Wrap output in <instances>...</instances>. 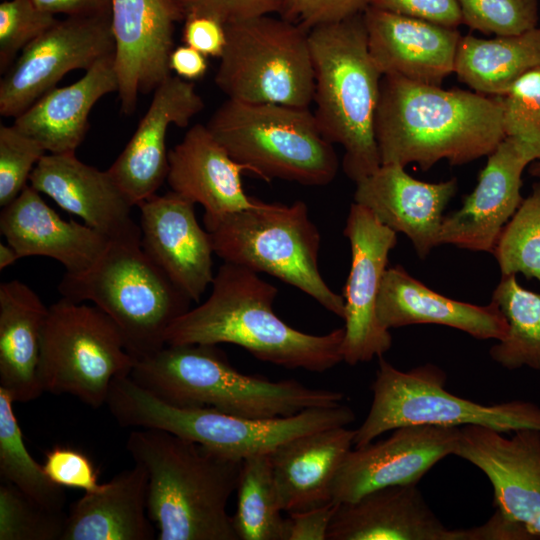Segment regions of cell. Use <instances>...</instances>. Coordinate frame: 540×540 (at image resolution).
I'll return each mask as SVG.
<instances>
[{"label": "cell", "mask_w": 540, "mask_h": 540, "mask_svg": "<svg viewBox=\"0 0 540 540\" xmlns=\"http://www.w3.org/2000/svg\"><path fill=\"white\" fill-rule=\"evenodd\" d=\"M374 131L381 164L416 163L422 170L488 156L506 136L500 96L395 75L382 77Z\"/></svg>", "instance_id": "6da1fadb"}, {"label": "cell", "mask_w": 540, "mask_h": 540, "mask_svg": "<svg viewBox=\"0 0 540 540\" xmlns=\"http://www.w3.org/2000/svg\"><path fill=\"white\" fill-rule=\"evenodd\" d=\"M205 302L176 319L166 345L229 343L287 369L324 372L342 362L344 327L324 335L301 332L278 317V290L246 267L224 262Z\"/></svg>", "instance_id": "7a4b0ae2"}, {"label": "cell", "mask_w": 540, "mask_h": 540, "mask_svg": "<svg viewBox=\"0 0 540 540\" xmlns=\"http://www.w3.org/2000/svg\"><path fill=\"white\" fill-rule=\"evenodd\" d=\"M126 449L147 474L158 540H238L227 512L242 461L160 429L135 428Z\"/></svg>", "instance_id": "3957f363"}, {"label": "cell", "mask_w": 540, "mask_h": 540, "mask_svg": "<svg viewBox=\"0 0 540 540\" xmlns=\"http://www.w3.org/2000/svg\"><path fill=\"white\" fill-rule=\"evenodd\" d=\"M161 400L247 418L289 417L342 404L344 393L288 379L271 381L234 368L216 345H165L138 360L129 375Z\"/></svg>", "instance_id": "277c9868"}, {"label": "cell", "mask_w": 540, "mask_h": 540, "mask_svg": "<svg viewBox=\"0 0 540 540\" xmlns=\"http://www.w3.org/2000/svg\"><path fill=\"white\" fill-rule=\"evenodd\" d=\"M314 117L324 137L344 149L342 168L355 183L381 165L375 115L382 73L367 43L363 13L309 30Z\"/></svg>", "instance_id": "5b68a950"}, {"label": "cell", "mask_w": 540, "mask_h": 540, "mask_svg": "<svg viewBox=\"0 0 540 540\" xmlns=\"http://www.w3.org/2000/svg\"><path fill=\"white\" fill-rule=\"evenodd\" d=\"M62 297L90 301L119 328L127 351L141 360L166 345V332L192 299L147 256L141 232L112 238L96 262L80 273L66 272Z\"/></svg>", "instance_id": "8992f818"}, {"label": "cell", "mask_w": 540, "mask_h": 540, "mask_svg": "<svg viewBox=\"0 0 540 540\" xmlns=\"http://www.w3.org/2000/svg\"><path fill=\"white\" fill-rule=\"evenodd\" d=\"M105 405L123 427L164 430L240 461L270 454L299 436L347 426L355 420L354 411L344 404L262 419L206 407H182L156 397L129 375L114 379Z\"/></svg>", "instance_id": "52a82bcc"}, {"label": "cell", "mask_w": 540, "mask_h": 540, "mask_svg": "<svg viewBox=\"0 0 540 540\" xmlns=\"http://www.w3.org/2000/svg\"><path fill=\"white\" fill-rule=\"evenodd\" d=\"M214 254L224 262L270 274L311 296L344 319L345 302L323 279L320 233L303 201L258 200L253 207L224 215H203Z\"/></svg>", "instance_id": "ba28073f"}, {"label": "cell", "mask_w": 540, "mask_h": 540, "mask_svg": "<svg viewBox=\"0 0 540 540\" xmlns=\"http://www.w3.org/2000/svg\"><path fill=\"white\" fill-rule=\"evenodd\" d=\"M206 126L235 161L265 181L323 186L338 172L333 144L308 108L228 98Z\"/></svg>", "instance_id": "9c48e42d"}, {"label": "cell", "mask_w": 540, "mask_h": 540, "mask_svg": "<svg viewBox=\"0 0 540 540\" xmlns=\"http://www.w3.org/2000/svg\"><path fill=\"white\" fill-rule=\"evenodd\" d=\"M445 382V373L434 365L402 371L379 357L371 385L372 403L355 431L353 446H364L408 425H479L503 433L525 428L540 431V406L524 400L484 405L452 394Z\"/></svg>", "instance_id": "30bf717a"}, {"label": "cell", "mask_w": 540, "mask_h": 540, "mask_svg": "<svg viewBox=\"0 0 540 540\" xmlns=\"http://www.w3.org/2000/svg\"><path fill=\"white\" fill-rule=\"evenodd\" d=\"M215 83L229 99L309 108L314 69L309 31L269 15L225 23Z\"/></svg>", "instance_id": "8fae6325"}, {"label": "cell", "mask_w": 540, "mask_h": 540, "mask_svg": "<svg viewBox=\"0 0 540 540\" xmlns=\"http://www.w3.org/2000/svg\"><path fill=\"white\" fill-rule=\"evenodd\" d=\"M135 362L117 325L97 306L61 297L48 308L39 361L43 392L99 408L114 379L130 375Z\"/></svg>", "instance_id": "7c38bea8"}, {"label": "cell", "mask_w": 540, "mask_h": 540, "mask_svg": "<svg viewBox=\"0 0 540 540\" xmlns=\"http://www.w3.org/2000/svg\"><path fill=\"white\" fill-rule=\"evenodd\" d=\"M111 14L58 20L28 44L0 81V114L16 118L63 76L113 54Z\"/></svg>", "instance_id": "4fadbf2b"}, {"label": "cell", "mask_w": 540, "mask_h": 540, "mask_svg": "<svg viewBox=\"0 0 540 540\" xmlns=\"http://www.w3.org/2000/svg\"><path fill=\"white\" fill-rule=\"evenodd\" d=\"M344 235L350 242L351 267L344 288L345 326L342 359L349 365L383 356L392 336L378 320L377 299L396 232L383 225L366 207L353 203Z\"/></svg>", "instance_id": "5bb4252c"}, {"label": "cell", "mask_w": 540, "mask_h": 540, "mask_svg": "<svg viewBox=\"0 0 540 540\" xmlns=\"http://www.w3.org/2000/svg\"><path fill=\"white\" fill-rule=\"evenodd\" d=\"M461 207L444 216L440 245L492 253L521 196L524 169L540 159V140L505 136L488 156Z\"/></svg>", "instance_id": "9a60e30c"}, {"label": "cell", "mask_w": 540, "mask_h": 540, "mask_svg": "<svg viewBox=\"0 0 540 540\" xmlns=\"http://www.w3.org/2000/svg\"><path fill=\"white\" fill-rule=\"evenodd\" d=\"M381 441L352 448L332 486V501L352 502L376 489L417 484L439 461L454 455L459 427L408 425Z\"/></svg>", "instance_id": "2e32d148"}, {"label": "cell", "mask_w": 540, "mask_h": 540, "mask_svg": "<svg viewBox=\"0 0 540 540\" xmlns=\"http://www.w3.org/2000/svg\"><path fill=\"white\" fill-rule=\"evenodd\" d=\"M454 455L490 481L496 509L540 537V431L520 429L511 437L479 425L460 427Z\"/></svg>", "instance_id": "e0dca14e"}, {"label": "cell", "mask_w": 540, "mask_h": 540, "mask_svg": "<svg viewBox=\"0 0 540 540\" xmlns=\"http://www.w3.org/2000/svg\"><path fill=\"white\" fill-rule=\"evenodd\" d=\"M185 16L171 0H111L114 69L121 110L135 111L138 95L171 75L174 30Z\"/></svg>", "instance_id": "ac0fdd59"}, {"label": "cell", "mask_w": 540, "mask_h": 540, "mask_svg": "<svg viewBox=\"0 0 540 540\" xmlns=\"http://www.w3.org/2000/svg\"><path fill=\"white\" fill-rule=\"evenodd\" d=\"M204 109L192 81L170 75L155 90L148 110L108 172L133 206L156 195L169 170L170 125L187 127Z\"/></svg>", "instance_id": "d6986e66"}, {"label": "cell", "mask_w": 540, "mask_h": 540, "mask_svg": "<svg viewBox=\"0 0 540 540\" xmlns=\"http://www.w3.org/2000/svg\"><path fill=\"white\" fill-rule=\"evenodd\" d=\"M194 203L173 191L140 204L141 244L147 256L192 301L212 284L210 236L198 223Z\"/></svg>", "instance_id": "ffe728a7"}, {"label": "cell", "mask_w": 540, "mask_h": 540, "mask_svg": "<svg viewBox=\"0 0 540 540\" xmlns=\"http://www.w3.org/2000/svg\"><path fill=\"white\" fill-rule=\"evenodd\" d=\"M363 18L369 52L382 75L441 86L454 73L462 36L457 28L369 6Z\"/></svg>", "instance_id": "44dd1931"}, {"label": "cell", "mask_w": 540, "mask_h": 540, "mask_svg": "<svg viewBox=\"0 0 540 540\" xmlns=\"http://www.w3.org/2000/svg\"><path fill=\"white\" fill-rule=\"evenodd\" d=\"M457 188L455 178L430 183L413 178L403 166L381 164L356 182L354 202L369 209L383 225L405 234L424 259L440 246L443 212Z\"/></svg>", "instance_id": "7402d4cb"}, {"label": "cell", "mask_w": 540, "mask_h": 540, "mask_svg": "<svg viewBox=\"0 0 540 540\" xmlns=\"http://www.w3.org/2000/svg\"><path fill=\"white\" fill-rule=\"evenodd\" d=\"M30 185L62 209L109 239L140 233L134 207L110 173L83 163L76 153L45 154L34 167Z\"/></svg>", "instance_id": "603a6c76"}, {"label": "cell", "mask_w": 540, "mask_h": 540, "mask_svg": "<svg viewBox=\"0 0 540 540\" xmlns=\"http://www.w3.org/2000/svg\"><path fill=\"white\" fill-rule=\"evenodd\" d=\"M327 540H464V530L446 527L417 484L393 485L338 503Z\"/></svg>", "instance_id": "cb8c5ba5"}, {"label": "cell", "mask_w": 540, "mask_h": 540, "mask_svg": "<svg viewBox=\"0 0 540 540\" xmlns=\"http://www.w3.org/2000/svg\"><path fill=\"white\" fill-rule=\"evenodd\" d=\"M0 232L21 258L50 257L68 273L91 267L110 240L86 224L62 219L31 185L2 208Z\"/></svg>", "instance_id": "d4e9b609"}, {"label": "cell", "mask_w": 540, "mask_h": 540, "mask_svg": "<svg viewBox=\"0 0 540 540\" xmlns=\"http://www.w3.org/2000/svg\"><path fill=\"white\" fill-rule=\"evenodd\" d=\"M376 312L387 330L414 324H437L481 339L502 340L508 323L498 305L480 306L446 297L411 276L401 265L387 268Z\"/></svg>", "instance_id": "484cf974"}, {"label": "cell", "mask_w": 540, "mask_h": 540, "mask_svg": "<svg viewBox=\"0 0 540 540\" xmlns=\"http://www.w3.org/2000/svg\"><path fill=\"white\" fill-rule=\"evenodd\" d=\"M168 160L171 191L202 205L204 214L224 215L258 202L242 186L241 174L248 168L228 154L206 125L192 126L168 152Z\"/></svg>", "instance_id": "4316f807"}, {"label": "cell", "mask_w": 540, "mask_h": 540, "mask_svg": "<svg viewBox=\"0 0 540 540\" xmlns=\"http://www.w3.org/2000/svg\"><path fill=\"white\" fill-rule=\"evenodd\" d=\"M355 431L332 427L299 436L270 453L274 481L283 511L309 510L332 501V486Z\"/></svg>", "instance_id": "83f0119b"}, {"label": "cell", "mask_w": 540, "mask_h": 540, "mask_svg": "<svg viewBox=\"0 0 540 540\" xmlns=\"http://www.w3.org/2000/svg\"><path fill=\"white\" fill-rule=\"evenodd\" d=\"M118 92L114 53L98 60L78 81L55 87L18 115L13 125L52 154L76 153L89 129V114L105 95Z\"/></svg>", "instance_id": "f1b7e54d"}, {"label": "cell", "mask_w": 540, "mask_h": 540, "mask_svg": "<svg viewBox=\"0 0 540 540\" xmlns=\"http://www.w3.org/2000/svg\"><path fill=\"white\" fill-rule=\"evenodd\" d=\"M146 495V471L134 464L71 504L62 540L157 539Z\"/></svg>", "instance_id": "f546056e"}, {"label": "cell", "mask_w": 540, "mask_h": 540, "mask_svg": "<svg viewBox=\"0 0 540 540\" xmlns=\"http://www.w3.org/2000/svg\"><path fill=\"white\" fill-rule=\"evenodd\" d=\"M48 308L26 284H0V387L14 402H29L42 393L39 361Z\"/></svg>", "instance_id": "4dcf8cb0"}, {"label": "cell", "mask_w": 540, "mask_h": 540, "mask_svg": "<svg viewBox=\"0 0 540 540\" xmlns=\"http://www.w3.org/2000/svg\"><path fill=\"white\" fill-rule=\"evenodd\" d=\"M540 67V27L484 39L461 36L454 73L473 91L503 96L522 75Z\"/></svg>", "instance_id": "1f68e13d"}, {"label": "cell", "mask_w": 540, "mask_h": 540, "mask_svg": "<svg viewBox=\"0 0 540 540\" xmlns=\"http://www.w3.org/2000/svg\"><path fill=\"white\" fill-rule=\"evenodd\" d=\"M492 301L508 323L507 335L490 348L492 360L508 370L540 371V293L523 288L515 274L502 275Z\"/></svg>", "instance_id": "d6a6232c"}, {"label": "cell", "mask_w": 540, "mask_h": 540, "mask_svg": "<svg viewBox=\"0 0 540 540\" xmlns=\"http://www.w3.org/2000/svg\"><path fill=\"white\" fill-rule=\"evenodd\" d=\"M232 523L238 540H285L286 519L274 481L270 454L242 461Z\"/></svg>", "instance_id": "836d02e7"}, {"label": "cell", "mask_w": 540, "mask_h": 540, "mask_svg": "<svg viewBox=\"0 0 540 540\" xmlns=\"http://www.w3.org/2000/svg\"><path fill=\"white\" fill-rule=\"evenodd\" d=\"M14 401L0 387V478L16 486L41 505L63 511L64 488L57 485L28 452L22 431L15 417Z\"/></svg>", "instance_id": "e575fe53"}, {"label": "cell", "mask_w": 540, "mask_h": 540, "mask_svg": "<svg viewBox=\"0 0 540 540\" xmlns=\"http://www.w3.org/2000/svg\"><path fill=\"white\" fill-rule=\"evenodd\" d=\"M492 254L502 275L521 273L540 282V181L503 227Z\"/></svg>", "instance_id": "d590c367"}, {"label": "cell", "mask_w": 540, "mask_h": 540, "mask_svg": "<svg viewBox=\"0 0 540 540\" xmlns=\"http://www.w3.org/2000/svg\"><path fill=\"white\" fill-rule=\"evenodd\" d=\"M66 517L1 481L0 540H62Z\"/></svg>", "instance_id": "8d00e7d4"}, {"label": "cell", "mask_w": 540, "mask_h": 540, "mask_svg": "<svg viewBox=\"0 0 540 540\" xmlns=\"http://www.w3.org/2000/svg\"><path fill=\"white\" fill-rule=\"evenodd\" d=\"M462 24L486 35H515L538 26V0H457Z\"/></svg>", "instance_id": "74e56055"}, {"label": "cell", "mask_w": 540, "mask_h": 540, "mask_svg": "<svg viewBox=\"0 0 540 540\" xmlns=\"http://www.w3.org/2000/svg\"><path fill=\"white\" fill-rule=\"evenodd\" d=\"M56 15L33 0H5L0 4V70L5 71L19 51L57 23Z\"/></svg>", "instance_id": "f35d334b"}, {"label": "cell", "mask_w": 540, "mask_h": 540, "mask_svg": "<svg viewBox=\"0 0 540 540\" xmlns=\"http://www.w3.org/2000/svg\"><path fill=\"white\" fill-rule=\"evenodd\" d=\"M43 146L14 125H0V206L3 208L23 191L39 160Z\"/></svg>", "instance_id": "ab89813d"}, {"label": "cell", "mask_w": 540, "mask_h": 540, "mask_svg": "<svg viewBox=\"0 0 540 540\" xmlns=\"http://www.w3.org/2000/svg\"><path fill=\"white\" fill-rule=\"evenodd\" d=\"M500 97L505 135L540 140V67L519 77Z\"/></svg>", "instance_id": "60d3db41"}, {"label": "cell", "mask_w": 540, "mask_h": 540, "mask_svg": "<svg viewBox=\"0 0 540 540\" xmlns=\"http://www.w3.org/2000/svg\"><path fill=\"white\" fill-rule=\"evenodd\" d=\"M51 481L63 488L79 489L85 493L96 492L98 472L90 458L82 451L69 446H55L45 453L42 464Z\"/></svg>", "instance_id": "b9f144b4"}, {"label": "cell", "mask_w": 540, "mask_h": 540, "mask_svg": "<svg viewBox=\"0 0 540 540\" xmlns=\"http://www.w3.org/2000/svg\"><path fill=\"white\" fill-rule=\"evenodd\" d=\"M367 0H284L280 17L310 30L363 13Z\"/></svg>", "instance_id": "7bdbcfd3"}, {"label": "cell", "mask_w": 540, "mask_h": 540, "mask_svg": "<svg viewBox=\"0 0 540 540\" xmlns=\"http://www.w3.org/2000/svg\"><path fill=\"white\" fill-rule=\"evenodd\" d=\"M369 7L457 28L462 17L457 0H367Z\"/></svg>", "instance_id": "ee69618b"}, {"label": "cell", "mask_w": 540, "mask_h": 540, "mask_svg": "<svg viewBox=\"0 0 540 540\" xmlns=\"http://www.w3.org/2000/svg\"><path fill=\"white\" fill-rule=\"evenodd\" d=\"M182 40L206 57L220 58L227 40L225 23L208 16H189L184 20Z\"/></svg>", "instance_id": "f6af8a7d"}, {"label": "cell", "mask_w": 540, "mask_h": 540, "mask_svg": "<svg viewBox=\"0 0 540 540\" xmlns=\"http://www.w3.org/2000/svg\"><path fill=\"white\" fill-rule=\"evenodd\" d=\"M338 503L331 501L309 510L289 513L285 540H327Z\"/></svg>", "instance_id": "bcb514c9"}, {"label": "cell", "mask_w": 540, "mask_h": 540, "mask_svg": "<svg viewBox=\"0 0 540 540\" xmlns=\"http://www.w3.org/2000/svg\"><path fill=\"white\" fill-rule=\"evenodd\" d=\"M466 540H530L535 539L525 527L505 517L498 509L480 526L465 528Z\"/></svg>", "instance_id": "7dc6e473"}, {"label": "cell", "mask_w": 540, "mask_h": 540, "mask_svg": "<svg viewBox=\"0 0 540 540\" xmlns=\"http://www.w3.org/2000/svg\"><path fill=\"white\" fill-rule=\"evenodd\" d=\"M42 10L66 17L111 14V0H33Z\"/></svg>", "instance_id": "c3c4849f"}, {"label": "cell", "mask_w": 540, "mask_h": 540, "mask_svg": "<svg viewBox=\"0 0 540 540\" xmlns=\"http://www.w3.org/2000/svg\"><path fill=\"white\" fill-rule=\"evenodd\" d=\"M169 68L176 76L192 81L202 78L208 69L206 56L196 49L182 45L174 48L169 57Z\"/></svg>", "instance_id": "681fc988"}, {"label": "cell", "mask_w": 540, "mask_h": 540, "mask_svg": "<svg viewBox=\"0 0 540 540\" xmlns=\"http://www.w3.org/2000/svg\"><path fill=\"white\" fill-rule=\"evenodd\" d=\"M283 3L284 0H226V22L279 14Z\"/></svg>", "instance_id": "f907efd6"}, {"label": "cell", "mask_w": 540, "mask_h": 540, "mask_svg": "<svg viewBox=\"0 0 540 540\" xmlns=\"http://www.w3.org/2000/svg\"><path fill=\"white\" fill-rule=\"evenodd\" d=\"M184 14L189 16H208L222 22L227 20L226 0H171Z\"/></svg>", "instance_id": "816d5d0a"}, {"label": "cell", "mask_w": 540, "mask_h": 540, "mask_svg": "<svg viewBox=\"0 0 540 540\" xmlns=\"http://www.w3.org/2000/svg\"><path fill=\"white\" fill-rule=\"evenodd\" d=\"M20 258L18 252L10 244L0 243V270L14 264Z\"/></svg>", "instance_id": "f5cc1de1"}, {"label": "cell", "mask_w": 540, "mask_h": 540, "mask_svg": "<svg viewBox=\"0 0 540 540\" xmlns=\"http://www.w3.org/2000/svg\"><path fill=\"white\" fill-rule=\"evenodd\" d=\"M528 172L531 176L540 179V159L529 164Z\"/></svg>", "instance_id": "db71d44e"}]
</instances>
